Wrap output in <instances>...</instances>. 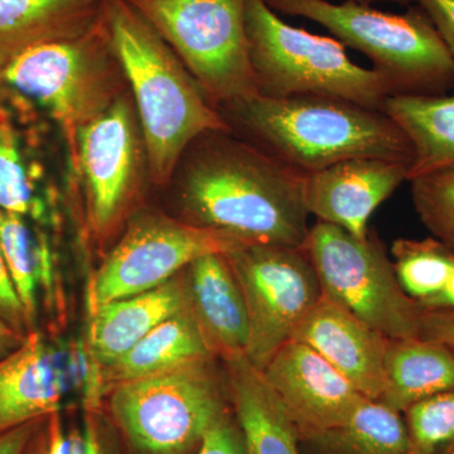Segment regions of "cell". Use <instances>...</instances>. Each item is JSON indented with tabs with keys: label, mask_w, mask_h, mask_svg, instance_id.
<instances>
[{
	"label": "cell",
	"mask_w": 454,
	"mask_h": 454,
	"mask_svg": "<svg viewBox=\"0 0 454 454\" xmlns=\"http://www.w3.org/2000/svg\"><path fill=\"white\" fill-rule=\"evenodd\" d=\"M227 133L210 131L192 143L181 182L186 223L245 244L304 249V175Z\"/></svg>",
	"instance_id": "cell-1"
},
{
	"label": "cell",
	"mask_w": 454,
	"mask_h": 454,
	"mask_svg": "<svg viewBox=\"0 0 454 454\" xmlns=\"http://www.w3.org/2000/svg\"><path fill=\"white\" fill-rule=\"evenodd\" d=\"M217 109L229 129L243 131L255 145L301 175L351 158L372 157L409 164L413 151L404 131L381 110L342 98L254 94Z\"/></svg>",
	"instance_id": "cell-2"
},
{
	"label": "cell",
	"mask_w": 454,
	"mask_h": 454,
	"mask_svg": "<svg viewBox=\"0 0 454 454\" xmlns=\"http://www.w3.org/2000/svg\"><path fill=\"white\" fill-rule=\"evenodd\" d=\"M103 14L138 114L149 177L167 184L195 140L229 127L175 51L130 3L106 0Z\"/></svg>",
	"instance_id": "cell-3"
},
{
	"label": "cell",
	"mask_w": 454,
	"mask_h": 454,
	"mask_svg": "<svg viewBox=\"0 0 454 454\" xmlns=\"http://www.w3.org/2000/svg\"><path fill=\"white\" fill-rule=\"evenodd\" d=\"M265 2L274 12L318 23L343 46L365 55L390 86L391 97H432L454 90L452 56L417 3L395 14L352 0L340 4L328 0Z\"/></svg>",
	"instance_id": "cell-4"
},
{
	"label": "cell",
	"mask_w": 454,
	"mask_h": 454,
	"mask_svg": "<svg viewBox=\"0 0 454 454\" xmlns=\"http://www.w3.org/2000/svg\"><path fill=\"white\" fill-rule=\"evenodd\" d=\"M245 18L259 95H317L375 110L393 95L384 77L355 64L336 38L288 25L265 0H247Z\"/></svg>",
	"instance_id": "cell-5"
},
{
	"label": "cell",
	"mask_w": 454,
	"mask_h": 454,
	"mask_svg": "<svg viewBox=\"0 0 454 454\" xmlns=\"http://www.w3.org/2000/svg\"><path fill=\"white\" fill-rule=\"evenodd\" d=\"M211 364L212 358L114 385L110 411L137 454H193L230 414Z\"/></svg>",
	"instance_id": "cell-6"
},
{
	"label": "cell",
	"mask_w": 454,
	"mask_h": 454,
	"mask_svg": "<svg viewBox=\"0 0 454 454\" xmlns=\"http://www.w3.org/2000/svg\"><path fill=\"white\" fill-rule=\"evenodd\" d=\"M0 80L46 107L73 151L79 130L124 95L127 79L103 14L79 37L28 51L0 74Z\"/></svg>",
	"instance_id": "cell-7"
},
{
	"label": "cell",
	"mask_w": 454,
	"mask_h": 454,
	"mask_svg": "<svg viewBox=\"0 0 454 454\" xmlns=\"http://www.w3.org/2000/svg\"><path fill=\"white\" fill-rule=\"evenodd\" d=\"M162 35L219 107L258 94L247 40V0H127Z\"/></svg>",
	"instance_id": "cell-8"
},
{
	"label": "cell",
	"mask_w": 454,
	"mask_h": 454,
	"mask_svg": "<svg viewBox=\"0 0 454 454\" xmlns=\"http://www.w3.org/2000/svg\"><path fill=\"white\" fill-rule=\"evenodd\" d=\"M304 250L325 297L387 339L418 336L423 309L403 291L375 235L357 239L318 221L309 229Z\"/></svg>",
	"instance_id": "cell-9"
},
{
	"label": "cell",
	"mask_w": 454,
	"mask_h": 454,
	"mask_svg": "<svg viewBox=\"0 0 454 454\" xmlns=\"http://www.w3.org/2000/svg\"><path fill=\"white\" fill-rule=\"evenodd\" d=\"M243 292L250 340L245 356L262 372L322 297L306 250L278 245H241L225 254Z\"/></svg>",
	"instance_id": "cell-10"
},
{
	"label": "cell",
	"mask_w": 454,
	"mask_h": 454,
	"mask_svg": "<svg viewBox=\"0 0 454 454\" xmlns=\"http://www.w3.org/2000/svg\"><path fill=\"white\" fill-rule=\"evenodd\" d=\"M247 245L234 236L163 216L131 223L98 269L91 309L157 288L202 256Z\"/></svg>",
	"instance_id": "cell-11"
},
{
	"label": "cell",
	"mask_w": 454,
	"mask_h": 454,
	"mask_svg": "<svg viewBox=\"0 0 454 454\" xmlns=\"http://www.w3.org/2000/svg\"><path fill=\"white\" fill-rule=\"evenodd\" d=\"M88 200L90 223L109 231L127 210L146 175L148 157L131 95L79 130L73 151Z\"/></svg>",
	"instance_id": "cell-12"
},
{
	"label": "cell",
	"mask_w": 454,
	"mask_h": 454,
	"mask_svg": "<svg viewBox=\"0 0 454 454\" xmlns=\"http://www.w3.org/2000/svg\"><path fill=\"white\" fill-rule=\"evenodd\" d=\"M301 441L310 442L348 419L364 396L306 343H284L262 370Z\"/></svg>",
	"instance_id": "cell-13"
},
{
	"label": "cell",
	"mask_w": 454,
	"mask_h": 454,
	"mask_svg": "<svg viewBox=\"0 0 454 454\" xmlns=\"http://www.w3.org/2000/svg\"><path fill=\"white\" fill-rule=\"evenodd\" d=\"M408 176L406 163L384 158H351L304 175V203L318 221L364 239L369 234L367 225L373 211L408 181Z\"/></svg>",
	"instance_id": "cell-14"
},
{
	"label": "cell",
	"mask_w": 454,
	"mask_h": 454,
	"mask_svg": "<svg viewBox=\"0 0 454 454\" xmlns=\"http://www.w3.org/2000/svg\"><path fill=\"white\" fill-rule=\"evenodd\" d=\"M292 340L318 352L364 396L379 400L384 391L387 337L322 294Z\"/></svg>",
	"instance_id": "cell-15"
},
{
	"label": "cell",
	"mask_w": 454,
	"mask_h": 454,
	"mask_svg": "<svg viewBox=\"0 0 454 454\" xmlns=\"http://www.w3.org/2000/svg\"><path fill=\"white\" fill-rule=\"evenodd\" d=\"M65 373L56 349L37 331L0 360V434L59 411Z\"/></svg>",
	"instance_id": "cell-16"
},
{
	"label": "cell",
	"mask_w": 454,
	"mask_h": 454,
	"mask_svg": "<svg viewBox=\"0 0 454 454\" xmlns=\"http://www.w3.org/2000/svg\"><path fill=\"white\" fill-rule=\"evenodd\" d=\"M187 270L188 304L214 356L227 360L247 354L249 316L243 292L226 256H202Z\"/></svg>",
	"instance_id": "cell-17"
},
{
	"label": "cell",
	"mask_w": 454,
	"mask_h": 454,
	"mask_svg": "<svg viewBox=\"0 0 454 454\" xmlns=\"http://www.w3.org/2000/svg\"><path fill=\"white\" fill-rule=\"evenodd\" d=\"M106 0H0V74L26 52L100 22Z\"/></svg>",
	"instance_id": "cell-18"
},
{
	"label": "cell",
	"mask_w": 454,
	"mask_h": 454,
	"mask_svg": "<svg viewBox=\"0 0 454 454\" xmlns=\"http://www.w3.org/2000/svg\"><path fill=\"white\" fill-rule=\"evenodd\" d=\"M223 361L247 454H301L297 428L262 372L245 355Z\"/></svg>",
	"instance_id": "cell-19"
},
{
	"label": "cell",
	"mask_w": 454,
	"mask_h": 454,
	"mask_svg": "<svg viewBox=\"0 0 454 454\" xmlns=\"http://www.w3.org/2000/svg\"><path fill=\"white\" fill-rule=\"evenodd\" d=\"M188 307L186 283L175 278L151 291L98 306L91 309L92 355L104 366L112 365L157 325Z\"/></svg>",
	"instance_id": "cell-20"
},
{
	"label": "cell",
	"mask_w": 454,
	"mask_h": 454,
	"mask_svg": "<svg viewBox=\"0 0 454 454\" xmlns=\"http://www.w3.org/2000/svg\"><path fill=\"white\" fill-rule=\"evenodd\" d=\"M384 372L379 402L403 414L420 400L453 389L454 352L420 336L387 339Z\"/></svg>",
	"instance_id": "cell-21"
},
{
	"label": "cell",
	"mask_w": 454,
	"mask_h": 454,
	"mask_svg": "<svg viewBox=\"0 0 454 454\" xmlns=\"http://www.w3.org/2000/svg\"><path fill=\"white\" fill-rule=\"evenodd\" d=\"M214 357L188 307L157 325L124 356L106 366L104 376L114 387Z\"/></svg>",
	"instance_id": "cell-22"
},
{
	"label": "cell",
	"mask_w": 454,
	"mask_h": 454,
	"mask_svg": "<svg viewBox=\"0 0 454 454\" xmlns=\"http://www.w3.org/2000/svg\"><path fill=\"white\" fill-rule=\"evenodd\" d=\"M381 112L399 125L413 151L409 179L454 163V95L389 97Z\"/></svg>",
	"instance_id": "cell-23"
},
{
	"label": "cell",
	"mask_w": 454,
	"mask_h": 454,
	"mask_svg": "<svg viewBox=\"0 0 454 454\" xmlns=\"http://www.w3.org/2000/svg\"><path fill=\"white\" fill-rule=\"evenodd\" d=\"M310 443L322 454H411L402 413L379 400L364 399L345 423Z\"/></svg>",
	"instance_id": "cell-24"
},
{
	"label": "cell",
	"mask_w": 454,
	"mask_h": 454,
	"mask_svg": "<svg viewBox=\"0 0 454 454\" xmlns=\"http://www.w3.org/2000/svg\"><path fill=\"white\" fill-rule=\"evenodd\" d=\"M397 282L423 307L446 286L454 269V252L435 238L397 239L391 247Z\"/></svg>",
	"instance_id": "cell-25"
},
{
	"label": "cell",
	"mask_w": 454,
	"mask_h": 454,
	"mask_svg": "<svg viewBox=\"0 0 454 454\" xmlns=\"http://www.w3.org/2000/svg\"><path fill=\"white\" fill-rule=\"evenodd\" d=\"M0 245L20 300L25 309L28 333L37 316V283L40 280V252L33 243L23 216L0 210Z\"/></svg>",
	"instance_id": "cell-26"
},
{
	"label": "cell",
	"mask_w": 454,
	"mask_h": 454,
	"mask_svg": "<svg viewBox=\"0 0 454 454\" xmlns=\"http://www.w3.org/2000/svg\"><path fill=\"white\" fill-rule=\"evenodd\" d=\"M424 226L454 252V163L409 179Z\"/></svg>",
	"instance_id": "cell-27"
},
{
	"label": "cell",
	"mask_w": 454,
	"mask_h": 454,
	"mask_svg": "<svg viewBox=\"0 0 454 454\" xmlns=\"http://www.w3.org/2000/svg\"><path fill=\"white\" fill-rule=\"evenodd\" d=\"M411 454H443L454 448V387L404 411Z\"/></svg>",
	"instance_id": "cell-28"
},
{
	"label": "cell",
	"mask_w": 454,
	"mask_h": 454,
	"mask_svg": "<svg viewBox=\"0 0 454 454\" xmlns=\"http://www.w3.org/2000/svg\"><path fill=\"white\" fill-rule=\"evenodd\" d=\"M31 205V188L18 149L16 136L0 121V210L25 216Z\"/></svg>",
	"instance_id": "cell-29"
},
{
	"label": "cell",
	"mask_w": 454,
	"mask_h": 454,
	"mask_svg": "<svg viewBox=\"0 0 454 454\" xmlns=\"http://www.w3.org/2000/svg\"><path fill=\"white\" fill-rule=\"evenodd\" d=\"M23 454H68V433L59 411L42 418Z\"/></svg>",
	"instance_id": "cell-30"
},
{
	"label": "cell",
	"mask_w": 454,
	"mask_h": 454,
	"mask_svg": "<svg viewBox=\"0 0 454 454\" xmlns=\"http://www.w3.org/2000/svg\"><path fill=\"white\" fill-rule=\"evenodd\" d=\"M230 414L206 433L193 454H247L240 429Z\"/></svg>",
	"instance_id": "cell-31"
},
{
	"label": "cell",
	"mask_w": 454,
	"mask_h": 454,
	"mask_svg": "<svg viewBox=\"0 0 454 454\" xmlns=\"http://www.w3.org/2000/svg\"><path fill=\"white\" fill-rule=\"evenodd\" d=\"M0 319L20 333H28L25 309L9 274L7 262L0 245Z\"/></svg>",
	"instance_id": "cell-32"
},
{
	"label": "cell",
	"mask_w": 454,
	"mask_h": 454,
	"mask_svg": "<svg viewBox=\"0 0 454 454\" xmlns=\"http://www.w3.org/2000/svg\"><path fill=\"white\" fill-rule=\"evenodd\" d=\"M418 336L438 340L454 352V309H423Z\"/></svg>",
	"instance_id": "cell-33"
},
{
	"label": "cell",
	"mask_w": 454,
	"mask_h": 454,
	"mask_svg": "<svg viewBox=\"0 0 454 454\" xmlns=\"http://www.w3.org/2000/svg\"><path fill=\"white\" fill-rule=\"evenodd\" d=\"M426 11L454 61V0H415Z\"/></svg>",
	"instance_id": "cell-34"
},
{
	"label": "cell",
	"mask_w": 454,
	"mask_h": 454,
	"mask_svg": "<svg viewBox=\"0 0 454 454\" xmlns=\"http://www.w3.org/2000/svg\"><path fill=\"white\" fill-rule=\"evenodd\" d=\"M42 419V418H41ZM41 419L33 420L23 426L0 434V454H23L33 432Z\"/></svg>",
	"instance_id": "cell-35"
},
{
	"label": "cell",
	"mask_w": 454,
	"mask_h": 454,
	"mask_svg": "<svg viewBox=\"0 0 454 454\" xmlns=\"http://www.w3.org/2000/svg\"><path fill=\"white\" fill-rule=\"evenodd\" d=\"M26 336L27 334L20 333L7 322L0 319V360L16 351L22 345Z\"/></svg>",
	"instance_id": "cell-36"
},
{
	"label": "cell",
	"mask_w": 454,
	"mask_h": 454,
	"mask_svg": "<svg viewBox=\"0 0 454 454\" xmlns=\"http://www.w3.org/2000/svg\"><path fill=\"white\" fill-rule=\"evenodd\" d=\"M423 309H454V269L446 286L437 295L427 301Z\"/></svg>",
	"instance_id": "cell-37"
},
{
	"label": "cell",
	"mask_w": 454,
	"mask_h": 454,
	"mask_svg": "<svg viewBox=\"0 0 454 454\" xmlns=\"http://www.w3.org/2000/svg\"><path fill=\"white\" fill-rule=\"evenodd\" d=\"M68 454H85V438L82 430L74 428L68 432Z\"/></svg>",
	"instance_id": "cell-38"
},
{
	"label": "cell",
	"mask_w": 454,
	"mask_h": 454,
	"mask_svg": "<svg viewBox=\"0 0 454 454\" xmlns=\"http://www.w3.org/2000/svg\"><path fill=\"white\" fill-rule=\"evenodd\" d=\"M352 2L363 3V4H373V3H393L397 5H409L415 4V0H352Z\"/></svg>",
	"instance_id": "cell-39"
},
{
	"label": "cell",
	"mask_w": 454,
	"mask_h": 454,
	"mask_svg": "<svg viewBox=\"0 0 454 454\" xmlns=\"http://www.w3.org/2000/svg\"><path fill=\"white\" fill-rule=\"evenodd\" d=\"M443 454H454V448H453V450H448V452L443 453Z\"/></svg>",
	"instance_id": "cell-40"
}]
</instances>
